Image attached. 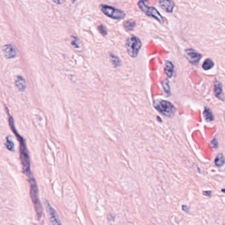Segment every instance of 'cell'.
<instances>
[{
	"label": "cell",
	"mask_w": 225,
	"mask_h": 225,
	"mask_svg": "<svg viewBox=\"0 0 225 225\" xmlns=\"http://www.w3.org/2000/svg\"><path fill=\"white\" fill-rule=\"evenodd\" d=\"M211 147L213 148H215V149H216L218 147V142L216 139L212 140L211 143Z\"/></svg>",
	"instance_id": "obj_23"
},
{
	"label": "cell",
	"mask_w": 225,
	"mask_h": 225,
	"mask_svg": "<svg viewBox=\"0 0 225 225\" xmlns=\"http://www.w3.org/2000/svg\"><path fill=\"white\" fill-rule=\"evenodd\" d=\"M5 145L9 151H15V144H14L13 140L11 139V138L9 136H7L6 137V141H5Z\"/></svg>",
	"instance_id": "obj_16"
},
{
	"label": "cell",
	"mask_w": 225,
	"mask_h": 225,
	"mask_svg": "<svg viewBox=\"0 0 225 225\" xmlns=\"http://www.w3.org/2000/svg\"><path fill=\"white\" fill-rule=\"evenodd\" d=\"M15 85L20 91H24L26 89L27 83L22 76H17L15 80Z\"/></svg>",
	"instance_id": "obj_12"
},
{
	"label": "cell",
	"mask_w": 225,
	"mask_h": 225,
	"mask_svg": "<svg viewBox=\"0 0 225 225\" xmlns=\"http://www.w3.org/2000/svg\"><path fill=\"white\" fill-rule=\"evenodd\" d=\"M46 207L47 209V211L48 212L49 215H50V221H51L52 224H60L61 223L60 221V219H59V216L57 214V213L55 211V209L53 208L51 205H50L48 202L46 201Z\"/></svg>",
	"instance_id": "obj_8"
},
{
	"label": "cell",
	"mask_w": 225,
	"mask_h": 225,
	"mask_svg": "<svg viewBox=\"0 0 225 225\" xmlns=\"http://www.w3.org/2000/svg\"><path fill=\"white\" fill-rule=\"evenodd\" d=\"M9 122L10 128L12 129V131L17 137V138L19 140V150H20V158L21 161V164L22 166V170L23 172L26 174V175L29 177H30L32 176L31 173V170H30V158L29 155V153H28V150L27 148V145L25 143V141L22 138L20 135L18 133V132L17 131L15 125H14V121L13 117L10 116L9 114Z\"/></svg>",
	"instance_id": "obj_1"
},
{
	"label": "cell",
	"mask_w": 225,
	"mask_h": 225,
	"mask_svg": "<svg viewBox=\"0 0 225 225\" xmlns=\"http://www.w3.org/2000/svg\"><path fill=\"white\" fill-rule=\"evenodd\" d=\"M98 30L102 36L107 35L108 31H107V29H106V27L105 26V25H99V26L98 27Z\"/></svg>",
	"instance_id": "obj_21"
},
{
	"label": "cell",
	"mask_w": 225,
	"mask_h": 225,
	"mask_svg": "<svg viewBox=\"0 0 225 225\" xmlns=\"http://www.w3.org/2000/svg\"><path fill=\"white\" fill-rule=\"evenodd\" d=\"M100 9L105 15L113 19H122L125 16V13L123 11L116 9L109 5H100Z\"/></svg>",
	"instance_id": "obj_6"
},
{
	"label": "cell",
	"mask_w": 225,
	"mask_h": 225,
	"mask_svg": "<svg viewBox=\"0 0 225 225\" xmlns=\"http://www.w3.org/2000/svg\"><path fill=\"white\" fill-rule=\"evenodd\" d=\"M215 165L218 167H221L225 163V159L223 154L222 153L218 154V155L216 156L215 161Z\"/></svg>",
	"instance_id": "obj_14"
},
{
	"label": "cell",
	"mask_w": 225,
	"mask_h": 225,
	"mask_svg": "<svg viewBox=\"0 0 225 225\" xmlns=\"http://www.w3.org/2000/svg\"><path fill=\"white\" fill-rule=\"evenodd\" d=\"M222 191H223V192H225V190H222Z\"/></svg>",
	"instance_id": "obj_26"
},
{
	"label": "cell",
	"mask_w": 225,
	"mask_h": 225,
	"mask_svg": "<svg viewBox=\"0 0 225 225\" xmlns=\"http://www.w3.org/2000/svg\"><path fill=\"white\" fill-rule=\"evenodd\" d=\"M29 182H30V196L34 204V207L36 213V215L38 216V219H40L43 215V207L40 204V200L38 198V186L36 184L35 179L34 178L33 176L29 177Z\"/></svg>",
	"instance_id": "obj_2"
},
{
	"label": "cell",
	"mask_w": 225,
	"mask_h": 225,
	"mask_svg": "<svg viewBox=\"0 0 225 225\" xmlns=\"http://www.w3.org/2000/svg\"><path fill=\"white\" fill-rule=\"evenodd\" d=\"M159 3L162 9L168 13L172 12L174 6H175L174 2L172 0H159Z\"/></svg>",
	"instance_id": "obj_10"
},
{
	"label": "cell",
	"mask_w": 225,
	"mask_h": 225,
	"mask_svg": "<svg viewBox=\"0 0 225 225\" xmlns=\"http://www.w3.org/2000/svg\"><path fill=\"white\" fill-rule=\"evenodd\" d=\"M154 108L164 116L172 117L176 112V108L172 104L164 100H156L154 103Z\"/></svg>",
	"instance_id": "obj_3"
},
{
	"label": "cell",
	"mask_w": 225,
	"mask_h": 225,
	"mask_svg": "<svg viewBox=\"0 0 225 225\" xmlns=\"http://www.w3.org/2000/svg\"><path fill=\"white\" fill-rule=\"evenodd\" d=\"M71 44H72L73 46L75 48H79L80 47V42H79V40H78L77 38H76V37L72 38Z\"/></svg>",
	"instance_id": "obj_22"
},
{
	"label": "cell",
	"mask_w": 225,
	"mask_h": 225,
	"mask_svg": "<svg viewBox=\"0 0 225 225\" xmlns=\"http://www.w3.org/2000/svg\"><path fill=\"white\" fill-rule=\"evenodd\" d=\"M135 26H136V21L133 20H128L123 24V27L128 31H131V30H133Z\"/></svg>",
	"instance_id": "obj_17"
},
{
	"label": "cell",
	"mask_w": 225,
	"mask_h": 225,
	"mask_svg": "<svg viewBox=\"0 0 225 225\" xmlns=\"http://www.w3.org/2000/svg\"><path fill=\"white\" fill-rule=\"evenodd\" d=\"M185 57L191 63L195 65L200 61L202 56L193 49H187L185 52Z\"/></svg>",
	"instance_id": "obj_7"
},
{
	"label": "cell",
	"mask_w": 225,
	"mask_h": 225,
	"mask_svg": "<svg viewBox=\"0 0 225 225\" xmlns=\"http://www.w3.org/2000/svg\"><path fill=\"white\" fill-rule=\"evenodd\" d=\"M147 1V0H140L138 3L139 9L141 10L143 13H145L147 15L155 19L156 21H158L160 22V23H163V22H164V19H163L162 16L154 7L147 6V5H146Z\"/></svg>",
	"instance_id": "obj_5"
},
{
	"label": "cell",
	"mask_w": 225,
	"mask_h": 225,
	"mask_svg": "<svg viewBox=\"0 0 225 225\" xmlns=\"http://www.w3.org/2000/svg\"><path fill=\"white\" fill-rule=\"evenodd\" d=\"M174 65L169 61H166L164 63V71L168 77H172L174 73Z\"/></svg>",
	"instance_id": "obj_13"
},
{
	"label": "cell",
	"mask_w": 225,
	"mask_h": 225,
	"mask_svg": "<svg viewBox=\"0 0 225 225\" xmlns=\"http://www.w3.org/2000/svg\"><path fill=\"white\" fill-rule=\"evenodd\" d=\"M214 91L215 96L217 97L219 99H221L222 100H224L223 85H222V84L219 82V81H215L214 83Z\"/></svg>",
	"instance_id": "obj_11"
},
{
	"label": "cell",
	"mask_w": 225,
	"mask_h": 225,
	"mask_svg": "<svg viewBox=\"0 0 225 225\" xmlns=\"http://www.w3.org/2000/svg\"><path fill=\"white\" fill-rule=\"evenodd\" d=\"M213 66H214V63H213V61L211 60H210V59H207V60H206L204 61L202 67H203V69L205 70H209L210 69H211Z\"/></svg>",
	"instance_id": "obj_19"
},
{
	"label": "cell",
	"mask_w": 225,
	"mask_h": 225,
	"mask_svg": "<svg viewBox=\"0 0 225 225\" xmlns=\"http://www.w3.org/2000/svg\"><path fill=\"white\" fill-rule=\"evenodd\" d=\"M162 87L163 89H164L165 93L167 94V96H170V86H169V82L166 79L162 82Z\"/></svg>",
	"instance_id": "obj_20"
},
{
	"label": "cell",
	"mask_w": 225,
	"mask_h": 225,
	"mask_svg": "<svg viewBox=\"0 0 225 225\" xmlns=\"http://www.w3.org/2000/svg\"><path fill=\"white\" fill-rule=\"evenodd\" d=\"M211 192H203V194H205V195H211Z\"/></svg>",
	"instance_id": "obj_25"
},
{
	"label": "cell",
	"mask_w": 225,
	"mask_h": 225,
	"mask_svg": "<svg viewBox=\"0 0 225 225\" xmlns=\"http://www.w3.org/2000/svg\"><path fill=\"white\" fill-rule=\"evenodd\" d=\"M224 120H225V112H224Z\"/></svg>",
	"instance_id": "obj_27"
},
{
	"label": "cell",
	"mask_w": 225,
	"mask_h": 225,
	"mask_svg": "<svg viewBox=\"0 0 225 225\" xmlns=\"http://www.w3.org/2000/svg\"><path fill=\"white\" fill-rule=\"evenodd\" d=\"M52 1L56 4H60V0H52Z\"/></svg>",
	"instance_id": "obj_24"
},
{
	"label": "cell",
	"mask_w": 225,
	"mask_h": 225,
	"mask_svg": "<svg viewBox=\"0 0 225 225\" xmlns=\"http://www.w3.org/2000/svg\"><path fill=\"white\" fill-rule=\"evenodd\" d=\"M203 116L205 118V120H206L207 121L211 122V121L214 120V116H213L211 110L207 107L205 108L204 112H203Z\"/></svg>",
	"instance_id": "obj_15"
},
{
	"label": "cell",
	"mask_w": 225,
	"mask_h": 225,
	"mask_svg": "<svg viewBox=\"0 0 225 225\" xmlns=\"http://www.w3.org/2000/svg\"><path fill=\"white\" fill-rule=\"evenodd\" d=\"M3 53L7 59H11L15 58L17 56V51L13 45L6 44L3 47Z\"/></svg>",
	"instance_id": "obj_9"
},
{
	"label": "cell",
	"mask_w": 225,
	"mask_h": 225,
	"mask_svg": "<svg viewBox=\"0 0 225 225\" xmlns=\"http://www.w3.org/2000/svg\"><path fill=\"white\" fill-rule=\"evenodd\" d=\"M142 44L139 38L135 36H131L126 40L125 47L128 54L131 58H136L138 55Z\"/></svg>",
	"instance_id": "obj_4"
},
{
	"label": "cell",
	"mask_w": 225,
	"mask_h": 225,
	"mask_svg": "<svg viewBox=\"0 0 225 225\" xmlns=\"http://www.w3.org/2000/svg\"><path fill=\"white\" fill-rule=\"evenodd\" d=\"M110 61L114 67H118L121 66V61L117 56L114 55L113 54H110Z\"/></svg>",
	"instance_id": "obj_18"
},
{
	"label": "cell",
	"mask_w": 225,
	"mask_h": 225,
	"mask_svg": "<svg viewBox=\"0 0 225 225\" xmlns=\"http://www.w3.org/2000/svg\"><path fill=\"white\" fill-rule=\"evenodd\" d=\"M71 1H75V0H71Z\"/></svg>",
	"instance_id": "obj_28"
}]
</instances>
